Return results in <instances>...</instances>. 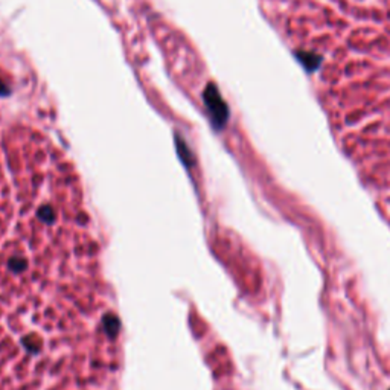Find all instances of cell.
I'll list each match as a JSON object with an SVG mask.
<instances>
[{
    "mask_svg": "<svg viewBox=\"0 0 390 390\" xmlns=\"http://www.w3.org/2000/svg\"><path fill=\"white\" fill-rule=\"evenodd\" d=\"M209 102H210V110L213 113V119L216 124L221 127L224 122L227 120V107L226 104L221 101V96L218 95V92L215 89H210L209 93Z\"/></svg>",
    "mask_w": 390,
    "mask_h": 390,
    "instance_id": "cell-1",
    "label": "cell"
},
{
    "mask_svg": "<svg viewBox=\"0 0 390 390\" xmlns=\"http://www.w3.org/2000/svg\"><path fill=\"white\" fill-rule=\"evenodd\" d=\"M296 58H297V61L305 67V70L306 72H309V73H312V72H315L317 69L320 67V64H322V57L320 55H317V54H314V52H308V51H296Z\"/></svg>",
    "mask_w": 390,
    "mask_h": 390,
    "instance_id": "cell-2",
    "label": "cell"
},
{
    "mask_svg": "<svg viewBox=\"0 0 390 390\" xmlns=\"http://www.w3.org/2000/svg\"><path fill=\"white\" fill-rule=\"evenodd\" d=\"M389 390H390V389H389Z\"/></svg>",
    "mask_w": 390,
    "mask_h": 390,
    "instance_id": "cell-3",
    "label": "cell"
}]
</instances>
